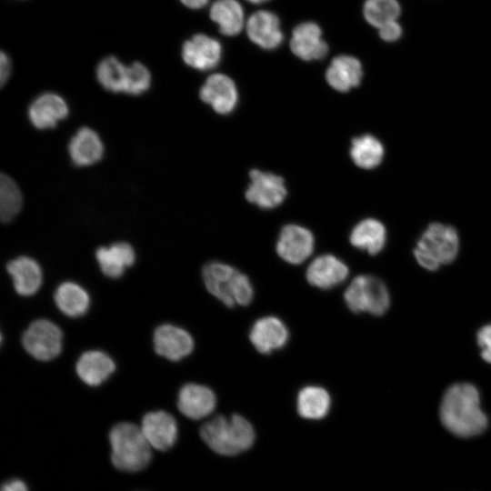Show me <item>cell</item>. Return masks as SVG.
<instances>
[{
  "label": "cell",
  "mask_w": 491,
  "mask_h": 491,
  "mask_svg": "<svg viewBox=\"0 0 491 491\" xmlns=\"http://www.w3.org/2000/svg\"><path fill=\"white\" fill-rule=\"evenodd\" d=\"M440 419L444 426L457 436L471 437L484 432L487 417L481 409L476 387L468 383L450 386L441 402Z\"/></svg>",
  "instance_id": "6da1fadb"
},
{
  "label": "cell",
  "mask_w": 491,
  "mask_h": 491,
  "mask_svg": "<svg viewBox=\"0 0 491 491\" xmlns=\"http://www.w3.org/2000/svg\"><path fill=\"white\" fill-rule=\"evenodd\" d=\"M203 441L215 453L235 456L252 446L255 430L242 416H218L207 421L200 429Z\"/></svg>",
  "instance_id": "7a4b0ae2"
},
{
  "label": "cell",
  "mask_w": 491,
  "mask_h": 491,
  "mask_svg": "<svg viewBox=\"0 0 491 491\" xmlns=\"http://www.w3.org/2000/svg\"><path fill=\"white\" fill-rule=\"evenodd\" d=\"M111 460L119 470L137 472L144 469L152 457L151 446L139 426L122 422L109 433Z\"/></svg>",
  "instance_id": "3957f363"
},
{
  "label": "cell",
  "mask_w": 491,
  "mask_h": 491,
  "mask_svg": "<svg viewBox=\"0 0 491 491\" xmlns=\"http://www.w3.org/2000/svg\"><path fill=\"white\" fill-rule=\"evenodd\" d=\"M203 279L208 292L225 306H247L254 297L253 286L244 273L221 262H210L203 267Z\"/></svg>",
  "instance_id": "277c9868"
},
{
  "label": "cell",
  "mask_w": 491,
  "mask_h": 491,
  "mask_svg": "<svg viewBox=\"0 0 491 491\" xmlns=\"http://www.w3.org/2000/svg\"><path fill=\"white\" fill-rule=\"evenodd\" d=\"M459 238L456 230L441 223L430 224L414 250L417 263L427 270L450 264L457 256Z\"/></svg>",
  "instance_id": "5b68a950"
},
{
  "label": "cell",
  "mask_w": 491,
  "mask_h": 491,
  "mask_svg": "<svg viewBox=\"0 0 491 491\" xmlns=\"http://www.w3.org/2000/svg\"><path fill=\"white\" fill-rule=\"evenodd\" d=\"M347 307L354 313L384 315L389 307L390 296L382 280L370 275L356 276L344 293Z\"/></svg>",
  "instance_id": "8992f818"
},
{
  "label": "cell",
  "mask_w": 491,
  "mask_h": 491,
  "mask_svg": "<svg viewBox=\"0 0 491 491\" xmlns=\"http://www.w3.org/2000/svg\"><path fill=\"white\" fill-rule=\"evenodd\" d=\"M25 351L40 361L55 358L62 351L63 333L53 322L40 318L33 321L22 336Z\"/></svg>",
  "instance_id": "52a82bcc"
},
{
  "label": "cell",
  "mask_w": 491,
  "mask_h": 491,
  "mask_svg": "<svg viewBox=\"0 0 491 491\" xmlns=\"http://www.w3.org/2000/svg\"><path fill=\"white\" fill-rule=\"evenodd\" d=\"M250 184L246 192V199L261 208H274L279 205L286 195L282 177L256 169L250 172Z\"/></svg>",
  "instance_id": "ba28073f"
},
{
  "label": "cell",
  "mask_w": 491,
  "mask_h": 491,
  "mask_svg": "<svg viewBox=\"0 0 491 491\" xmlns=\"http://www.w3.org/2000/svg\"><path fill=\"white\" fill-rule=\"evenodd\" d=\"M315 239L313 234L298 225H285L276 243V252L286 262L299 265L313 253Z\"/></svg>",
  "instance_id": "9c48e42d"
},
{
  "label": "cell",
  "mask_w": 491,
  "mask_h": 491,
  "mask_svg": "<svg viewBox=\"0 0 491 491\" xmlns=\"http://www.w3.org/2000/svg\"><path fill=\"white\" fill-rule=\"evenodd\" d=\"M153 341L156 354L171 361L187 356L195 346L194 339L186 330L171 324L156 327Z\"/></svg>",
  "instance_id": "30bf717a"
},
{
  "label": "cell",
  "mask_w": 491,
  "mask_h": 491,
  "mask_svg": "<svg viewBox=\"0 0 491 491\" xmlns=\"http://www.w3.org/2000/svg\"><path fill=\"white\" fill-rule=\"evenodd\" d=\"M140 428L151 447L159 451L171 448L177 437V425L175 418L162 410L146 413Z\"/></svg>",
  "instance_id": "8fae6325"
},
{
  "label": "cell",
  "mask_w": 491,
  "mask_h": 491,
  "mask_svg": "<svg viewBox=\"0 0 491 491\" xmlns=\"http://www.w3.org/2000/svg\"><path fill=\"white\" fill-rule=\"evenodd\" d=\"M288 337V329L284 322L273 316L257 319L249 332V339L254 347L266 355L284 347Z\"/></svg>",
  "instance_id": "7c38bea8"
},
{
  "label": "cell",
  "mask_w": 491,
  "mask_h": 491,
  "mask_svg": "<svg viewBox=\"0 0 491 491\" xmlns=\"http://www.w3.org/2000/svg\"><path fill=\"white\" fill-rule=\"evenodd\" d=\"M216 406L215 393L209 387L188 383L184 385L177 397V407L186 417L194 420L209 416Z\"/></svg>",
  "instance_id": "4fadbf2b"
},
{
  "label": "cell",
  "mask_w": 491,
  "mask_h": 491,
  "mask_svg": "<svg viewBox=\"0 0 491 491\" xmlns=\"http://www.w3.org/2000/svg\"><path fill=\"white\" fill-rule=\"evenodd\" d=\"M347 266L333 255L316 257L306 273L307 282L320 289H330L342 284L348 276Z\"/></svg>",
  "instance_id": "5bb4252c"
},
{
  "label": "cell",
  "mask_w": 491,
  "mask_h": 491,
  "mask_svg": "<svg viewBox=\"0 0 491 491\" xmlns=\"http://www.w3.org/2000/svg\"><path fill=\"white\" fill-rule=\"evenodd\" d=\"M222 55L220 43L205 35L197 34L185 41L182 56L186 65L198 70H209L217 65Z\"/></svg>",
  "instance_id": "9a60e30c"
},
{
  "label": "cell",
  "mask_w": 491,
  "mask_h": 491,
  "mask_svg": "<svg viewBox=\"0 0 491 491\" xmlns=\"http://www.w3.org/2000/svg\"><path fill=\"white\" fill-rule=\"evenodd\" d=\"M200 98L219 114H228L236 105L237 89L234 81L223 74L210 75L200 89Z\"/></svg>",
  "instance_id": "2e32d148"
},
{
  "label": "cell",
  "mask_w": 491,
  "mask_h": 491,
  "mask_svg": "<svg viewBox=\"0 0 491 491\" xmlns=\"http://www.w3.org/2000/svg\"><path fill=\"white\" fill-rule=\"evenodd\" d=\"M290 48L297 57L306 61L321 59L328 52L321 28L314 22L302 23L294 29Z\"/></svg>",
  "instance_id": "e0dca14e"
},
{
  "label": "cell",
  "mask_w": 491,
  "mask_h": 491,
  "mask_svg": "<svg viewBox=\"0 0 491 491\" xmlns=\"http://www.w3.org/2000/svg\"><path fill=\"white\" fill-rule=\"evenodd\" d=\"M246 31L250 40L264 49H275L283 41L280 21L270 11L254 13L247 21Z\"/></svg>",
  "instance_id": "ac0fdd59"
},
{
  "label": "cell",
  "mask_w": 491,
  "mask_h": 491,
  "mask_svg": "<svg viewBox=\"0 0 491 491\" xmlns=\"http://www.w3.org/2000/svg\"><path fill=\"white\" fill-rule=\"evenodd\" d=\"M68 115L65 101L56 94L45 93L30 105L28 116L31 123L39 129L52 128Z\"/></svg>",
  "instance_id": "d6986e66"
},
{
  "label": "cell",
  "mask_w": 491,
  "mask_h": 491,
  "mask_svg": "<svg viewBox=\"0 0 491 491\" xmlns=\"http://www.w3.org/2000/svg\"><path fill=\"white\" fill-rule=\"evenodd\" d=\"M6 269L13 279L16 293L20 296H33L42 286V269L39 264L31 257H16L8 262Z\"/></svg>",
  "instance_id": "ffe728a7"
},
{
  "label": "cell",
  "mask_w": 491,
  "mask_h": 491,
  "mask_svg": "<svg viewBox=\"0 0 491 491\" xmlns=\"http://www.w3.org/2000/svg\"><path fill=\"white\" fill-rule=\"evenodd\" d=\"M115 370L114 360L105 352L89 350L83 353L75 364L78 377L90 386L105 381Z\"/></svg>",
  "instance_id": "44dd1931"
},
{
  "label": "cell",
  "mask_w": 491,
  "mask_h": 491,
  "mask_svg": "<svg viewBox=\"0 0 491 491\" xmlns=\"http://www.w3.org/2000/svg\"><path fill=\"white\" fill-rule=\"evenodd\" d=\"M363 69L360 61L352 55L336 56L326 72L327 83L336 91L347 92L356 87L362 79Z\"/></svg>",
  "instance_id": "7402d4cb"
},
{
  "label": "cell",
  "mask_w": 491,
  "mask_h": 491,
  "mask_svg": "<svg viewBox=\"0 0 491 491\" xmlns=\"http://www.w3.org/2000/svg\"><path fill=\"white\" fill-rule=\"evenodd\" d=\"M95 257L101 271L106 276L118 278L126 267L133 266L135 254L128 243L117 242L108 247H99L95 252Z\"/></svg>",
  "instance_id": "603a6c76"
},
{
  "label": "cell",
  "mask_w": 491,
  "mask_h": 491,
  "mask_svg": "<svg viewBox=\"0 0 491 491\" xmlns=\"http://www.w3.org/2000/svg\"><path fill=\"white\" fill-rule=\"evenodd\" d=\"M68 151L76 165L85 166L101 159L104 146L99 135L93 129L82 127L70 140Z\"/></svg>",
  "instance_id": "cb8c5ba5"
},
{
  "label": "cell",
  "mask_w": 491,
  "mask_h": 491,
  "mask_svg": "<svg viewBox=\"0 0 491 491\" xmlns=\"http://www.w3.org/2000/svg\"><path fill=\"white\" fill-rule=\"evenodd\" d=\"M54 300L57 308L70 317L85 315L90 305V297L86 290L78 284L70 281L64 282L57 286Z\"/></svg>",
  "instance_id": "d4e9b609"
},
{
  "label": "cell",
  "mask_w": 491,
  "mask_h": 491,
  "mask_svg": "<svg viewBox=\"0 0 491 491\" xmlns=\"http://www.w3.org/2000/svg\"><path fill=\"white\" fill-rule=\"evenodd\" d=\"M386 232L384 225L373 218L359 222L350 234V243L369 255L378 254L385 246Z\"/></svg>",
  "instance_id": "484cf974"
},
{
  "label": "cell",
  "mask_w": 491,
  "mask_h": 491,
  "mask_svg": "<svg viewBox=\"0 0 491 491\" xmlns=\"http://www.w3.org/2000/svg\"><path fill=\"white\" fill-rule=\"evenodd\" d=\"M210 18L225 35L239 34L244 26V11L236 0H216L210 9Z\"/></svg>",
  "instance_id": "4316f807"
},
{
  "label": "cell",
  "mask_w": 491,
  "mask_h": 491,
  "mask_svg": "<svg viewBox=\"0 0 491 491\" xmlns=\"http://www.w3.org/2000/svg\"><path fill=\"white\" fill-rule=\"evenodd\" d=\"M331 398L328 392L320 386H308L302 388L297 396L298 414L306 419H321L330 408Z\"/></svg>",
  "instance_id": "83f0119b"
},
{
  "label": "cell",
  "mask_w": 491,
  "mask_h": 491,
  "mask_svg": "<svg viewBox=\"0 0 491 491\" xmlns=\"http://www.w3.org/2000/svg\"><path fill=\"white\" fill-rule=\"evenodd\" d=\"M350 155L357 166L372 169L381 163L384 156V147L375 136L364 135L352 140Z\"/></svg>",
  "instance_id": "f1b7e54d"
},
{
  "label": "cell",
  "mask_w": 491,
  "mask_h": 491,
  "mask_svg": "<svg viewBox=\"0 0 491 491\" xmlns=\"http://www.w3.org/2000/svg\"><path fill=\"white\" fill-rule=\"evenodd\" d=\"M126 67L115 56H107L96 66V78L100 85L111 92H124Z\"/></svg>",
  "instance_id": "f546056e"
},
{
  "label": "cell",
  "mask_w": 491,
  "mask_h": 491,
  "mask_svg": "<svg viewBox=\"0 0 491 491\" xmlns=\"http://www.w3.org/2000/svg\"><path fill=\"white\" fill-rule=\"evenodd\" d=\"M22 193L15 182L7 175L0 177V217L3 222L11 221L21 210Z\"/></svg>",
  "instance_id": "4dcf8cb0"
},
{
  "label": "cell",
  "mask_w": 491,
  "mask_h": 491,
  "mask_svg": "<svg viewBox=\"0 0 491 491\" xmlns=\"http://www.w3.org/2000/svg\"><path fill=\"white\" fill-rule=\"evenodd\" d=\"M400 12L401 8L397 0H366L364 5L366 20L376 28L396 21Z\"/></svg>",
  "instance_id": "1f68e13d"
},
{
  "label": "cell",
  "mask_w": 491,
  "mask_h": 491,
  "mask_svg": "<svg viewBox=\"0 0 491 491\" xmlns=\"http://www.w3.org/2000/svg\"><path fill=\"white\" fill-rule=\"evenodd\" d=\"M151 84L148 69L140 62H134L126 67L124 92L130 95H140L145 92Z\"/></svg>",
  "instance_id": "d6a6232c"
},
{
  "label": "cell",
  "mask_w": 491,
  "mask_h": 491,
  "mask_svg": "<svg viewBox=\"0 0 491 491\" xmlns=\"http://www.w3.org/2000/svg\"><path fill=\"white\" fill-rule=\"evenodd\" d=\"M476 339L483 359L491 364V325L483 326L478 331Z\"/></svg>",
  "instance_id": "836d02e7"
},
{
  "label": "cell",
  "mask_w": 491,
  "mask_h": 491,
  "mask_svg": "<svg viewBox=\"0 0 491 491\" xmlns=\"http://www.w3.org/2000/svg\"><path fill=\"white\" fill-rule=\"evenodd\" d=\"M378 30L380 37L386 42L396 41L402 35L401 25L396 21L389 22Z\"/></svg>",
  "instance_id": "e575fe53"
},
{
  "label": "cell",
  "mask_w": 491,
  "mask_h": 491,
  "mask_svg": "<svg viewBox=\"0 0 491 491\" xmlns=\"http://www.w3.org/2000/svg\"><path fill=\"white\" fill-rule=\"evenodd\" d=\"M11 73V61L4 52L0 55V83L4 85L8 80Z\"/></svg>",
  "instance_id": "d590c367"
},
{
  "label": "cell",
  "mask_w": 491,
  "mask_h": 491,
  "mask_svg": "<svg viewBox=\"0 0 491 491\" xmlns=\"http://www.w3.org/2000/svg\"><path fill=\"white\" fill-rule=\"evenodd\" d=\"M1 491H28V489L22 480L13 479L4 484Z\"/></svg>",
  "instance_id": "8d00e7d4"
},
{
  "label": "cell",
  "mask_w": 491,
  "mask_h": 491,
  "mask_svg": "<svg viewBox=\"0 0 491 491\" xmlns=\"http://www.w3.org/2000/svg\"><path fill=\"white\" fill-rule=\"evenodd\" d=\"M182 4L192 9H198L205 5L208 0H180Z\"/></svg>",
  "instance_id": "74e56055"
},
{
  "label": "cell",
  "mask_w": 491,
  "mask_h": 491,
  "mask_svg": "<svg viewBox=\"0 0 491 491\" xmlns=\"http://www.w3.org/2000/svg\"><path fill=\"white\" fill-rule=\"evenodd\" d=\"M248 1L249 3H252V4H262V3H265L268 0H246Z\"/></svg>",
  "instance_id": "f35d334b"
}]
</instances>
